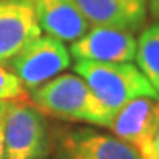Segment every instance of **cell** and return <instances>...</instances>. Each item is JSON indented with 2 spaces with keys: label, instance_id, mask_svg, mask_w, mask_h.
I'll use <instances>...</instances> for the list:
<instances>
[{
  "label": "cell",
  "instance_id": "obj_7",
  "mask_svg": "<svg viewBox=\"0 0 159 159\" xmlns=\"http://www.w3.org/2000/svg\"><path fill=\"white\" fill-rule=\"evenodd\" d=\"M36 0H0V65L41 36Z\"/></svg>",
  "mask_w": 159,
  "mask_h": 159
},
{
  "label": "cell",
  "instance_id": "obj_4",
  "mask_svg": "<svg viewBox=\"0 0 159 159\" xmlns=\"http://www.w3.org/2000/svg\"><path fill=\"white\" fill-rule=\"evenodd\" d=\"M70 63L71 55L65 42L46 34L34 39L13 57L7 63V68L20 78L28 91H33L60 75L70 67Z\"/></svg>",
  "mask_w": 159,
  "mask_h": 159
},
{
  "label": "cell",
  "instance_id": "obj_12",
  "mask_svg": "<svg viewBox=\"0 0 159 159\" xmlns=\"http://www.w3.org/2000/svg\"><path fill=\"white\" fill-rule=\"evenodd\" d=\"M30 91L5 65H0V101H28Z\"/></svg>",
  "mask_w": 159,
  "mask_h": 159
},
{
  "label": "cell",
  "instance_id": "obj_14",
  "mask_svg": "<svg viewBox=\"0 0 159 159\" xmlns=\"http://www.w3.org/2000/svg\"><path fill=\"white\" fill-rule=\"evenodd\" d=\"M141 159H159V130L154 136V141L151 144V149L148 151V154Z\"/></svg>",
  "mask_w": 159,
  "mask_h": 159
},
{
  "label": "cell",
  "instance_id": "obj_1",
  "mask_svg": "<svg viewBox=\"0 0 159 159\" xmlns=\"http://www.w3.org/2000/svg\"><path fill=\"white\" fill-rule=\"evenodd\" d=\"M30 102L49 117L109 128L115 112L106 107L81 76L63 73L30 91Z\"/></svg>",
  "mask_w": 159,
  "mask_h": 159
},
{
  "label": "cell",
  "instance_id": "obj_8",
  "mask_svg": "<svg viewBox=\"0 0 159 159\" xmlns=\"http://www.w3.org/2000/svg\"><path fill=\"white\" fill-rule=\"evenodd\" d=\"M135 54L136 39L133 33L99 25H93L70 46V55L75 60L132 62Z\"/></svg>",
  "mask_w": 159,
  "mask_h": 159
},
{
  "label": "cell",
  "instance_id": "obj_3",
  "mask_svg": "<svg viewBox=\"0 0 159 159\" xmlns=\"http://www.w3.org/2000/svg\"><path fill=\"white\" fill-rule=\"evenodd\" d=\"M7 159H49L54 138L46 117L28 101H7L3 115Z\"/></svg>",
  "mask_w": 159,
  "mask_h": 159
},
{
  "label": "cell",
  "instance_id": "obj_11",
  "mask_svg": "<svg viewBox=\"0 0 159 159\" xmlns=\"http://www.w3.org/2000/svg\"><path fill=\"white\" fill-rule=\"evenodd\" d=\"M135 60L143 75L159 93V21L146 26L136 39Z\"/></svg>",
  "mask_w": 159,
  "mask_h": 159
},
{
  "label": "cell",
  "instance_id": "obj_6",
  "mask_svg": "<svg viewBox=\"0 0 159 159\" xmlns=\"http://www.w3.org/2000/svg\"><path fill=\"white\" fill-rule=\"evenodd\" d=\"M109 130L144 157L159 130V98L141 96L128 101L115 112Z\"/></svg>",
  "mask_w": 159,
  "mask_h": 159
},
{
  "label": "cell",
  "instance_id": "obj_15",
  "mask_svg": "<svg viewBox=\"0 0 159 159\" xmlns=\"http://www.w3.org/2000/svg\"><path fill=\"white\" fill-rule=\"evenodd\" d=\"M148 10L153 15V18L159 21V0H148Z\"/></svg>",
  "mask_w": 159,
  "mask_h": 159
},
{
  "label": "cell",
  "instance_id": "obj_10",
  "mask_svg": "<svg viewBox=\"0 0 159 159\" xmlns=\"http://www.w3.org/2000/svg\"><path fill=\"white\" fill-rule=\"evenodd\" d=\"M41 31L62 42H75L91 28L73 0H36Z\"/></svg>",
  "mask_w": 159,
  "mask_h": 159
},
{
  "label": "cell",
  "instance_id": "obj_13",
  "mask_svg": "<svg viewBox=\"0 0 159 159\" xmlns=\"http://www.w3.org/2000/svg\"><path fill=\"white\" fill-rule=\"evenodd\" d=\"M3 115H5V101H0V159H7L5 132H3Z\"/></svg>",
  "mask_w": 159,
  "mask_h": 159
},
{
  "label": "cell",
  "instance_id": "obj_9",
  "mask_svg": "<svg viewBox=\"0 0 159 159\" xmlns=\"http://www.w3.org/2000/svg\"><path fill=\"white\" fill-rule=\"evenodd\" d=\"M91 25L138 31L148 16V0H73Z\"/></svg>",
  "mask_w": 159,
  "mask_h": 159
},
{
  "label": "cell",
  "instance_id": "obj_5",
  "mask_svg": "<svg viewBox=\"0 0 159 159\" xmlns=\"http://www.w3.org/2000/svg\"><path fill=\"white\" fill-rule=\"evenodd\" d=\"M52 159H141L138 149L94 128H63L54 136Z\"/></svg>",
  "mask_w": 159,
  "mask_h": 159
},
{
  "label": "cell",
  "instance_id": "obj_2",
  "mask_svg": "<svg viewBox=\"0 0 159 159\" xmlns=\"http://www.w3.org/2000/svg\"><path fill=\"white\" fill-rule=\"evenodd\" d=\"M75 71L112 112H117L128 101L141 96L159 98V93L149 80L143 75L138 65L132 62L76 60Z\"/></svg>",
  "mask_w": 159,
  "mask_h": 159
}]
</instances>
